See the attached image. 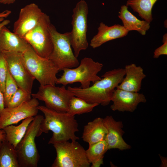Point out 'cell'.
I'll use <instances>...</instances> for the list:
<instances>
[{"mask_svg": "<svg viewBox=\"0 0 167 167\" xmlns=\"http://www.w3.org/2000/svg\"><path fill=\"white\" fill-rule=\"evenodd\" d=\"M88 12V4L84 0L79 2L73 9L70 42L76 58L81 51L86 49L88 47L87 37Z\"/></svg>", "mask_w": 167, "mask_h": 167, "instance_id": "ba28073f", "label": "cell"}, {"mask_svg": "<svg viewBox=\"0 0 167 167\" xmlns=\"http://www.w3.org/2000/svg\"><path fill=\"white\" fill-rule=\"evenodd\" d=\"M8 68L5 60L0 54V91L3 93L6 79Z\"/></svg>", "mask_w": 167, "mask_h": 167, "instance_id": "83f0119b", "label": "cell"}, {"mask_svg": "<svg viewBox=\"0 0 167 167\" xmlns=\"http://www.w3.org/2000/svg\"><path fill=\"white\" fill-rule=\"evenodd\" d=\"M43 116L36 115L29 124L26 132L15 149L20 167H37L40 159L35 139L38 137Z\"/></svg>", "mask_w": 167, "mask_h": 167, "instance_id": "277c9868", "label": "cell"}, {"mask_svg": "<svg viewBox=\"0 0 167 167\" xmlns=\"http://www.w3.org/2000/svg\"><path fill=\"white\" fill-rule=\"evenodd\" d=\"M113 104L110 106L113 111L133 112L141 103H145L146 98L143 93L130 92L116 88L111 99Z\"/></svg>", "mask_w": 167, "mask_h": 167, "instance_id": "5bb4252c", "label": "cell"}, {"mask_svg": "<svg viewBox=\"0 0 167 167\" xmlns=\"http://www.w3.org/2000/svg\"><path fill=\"white\" fill-rule=\"evenodd\" d=\"M18 88L15 81L8 70L4 91L3 93L5 107H6L11 98Z\"/></svg>", "mask_w": 167, "mask_h": 167, "instance_id": "4316f807", "label": "cell"}, {"mask_svg": "<svg viewBox=\"0 0 167 167\" xmlns=\"http://www.w3.org/2000/svg\"><path fill=\"white\" fill-rule=\"evenodd\" d=\"M103 120L107 130L105 140L108 150L118 149L123 151L131 149V146L126 142L122 138L125 132L122 129V122L116 121L112 116H107Z\"/></svg>", "mask_w": 167, "mask_h": 167, "instance_id": "9a60e30c", "label": "cell"}, {"mask_svg": "<svg viewBox=\"0 0 167 167\" xmlns=\"http://www.w3.org/2000/svg\"><path fill=\"white\" fill-rule=\"evenodd\" d=\"M11 11L10 10H6L0 13V17L6 18L11 13Z\"/></svg>", "mask_w": 167, "mask_h": 167, "instance_id": "d6a6232c", "label": "cell"}, {"mask_svg": "<svg viewBox=\"0 0 167 167\" xmlns=\"http://www.w3.org/2000/svg\"><path fill=\"white\" fill-rule=\"evenodd\" d=\"M107 133L103 118L98 117L84 126L82 138L90 144L105 139Z\"/></svg>", "mask_w": 167, "mask_h": 167, "instance_id": "d6986e66", "label": "cell"}, {"mask_svg": "<svg viewBox=\"0 0 167 167\" xmlns=\"http://www.w3.org/2000/svg\"></svg>", "mask_w": 167, "mask_h": 167, "instance_id": "8d00e7d4", "label": "cell"}, {"mask_svg": "<svg viewBox=\"0 0 167 167\" xmlns=\"http://www.w3.org/2000/svg\"><path fill=\"white\" fill-rule=\"evenodd\" d=\"M125 75L124 68L115 69L106 72L102 76V78L87 88L68 86L67 89L75 96L88 103L106 106L111 101L114 91L121 82Z\"/></svg>", "mask_w": 167, "mask_h": 167, "instance_id": "7a4b0ae2", "label": "cell"}, {"mask_svg": "<svg viewBox=\"0 0 167 167\" xmlns=\"http://www.w3.org/2000/svg\"><path fill=\"white\" fill-rule=\"evenodd\" d=\"M29 44L23 37L12 32L6 26L0 31V53L17 52L24 53Z\"/></svg>", "mask_w": 167, "mask_h": 167, "instance_id": "e0dca14e", "label": "cell"}, {"mask_svg": "<svg viewBox=\"0 0 167 167\" xmlns=\"http://www.w3.org/2000/svg\"><path fill=\"white\" fill-rule=\"evenodd\" d=\"M163 44L156 49L154 52L153 57L158 58L161 55H167V34H165L163 36Z\"/></svg>", "mask_w": 167, "mask_h": 167, "instance_id": "f1b7e54d", "label": "cell"}, {"mask_svg": "<svg viewBox=\"0 0 167 167\" xmlns=\"http://www.w3.org/2000/svg\"><path fill=\"white\" fill-rule=\"evenodd\" d=\"M125 75L121 82L116 88L126 91L139 92L141 89L142 83L146 75L143 68L134 63L126 65L125 68Z\"/></svg>", "mask_w": 167, "mask_h": 167, "instance_id": "ac0fdd59", "label": "cell"}, {"mask_svg": "<svg viewBox=\"0 0 167 167\" xmlns=\"http://www.w3.org/2000/svg\"><path fill=\"white\" fill-rule=\"evenodd\" d=\"M74 96L65 86L51 84L40 85L36 93H32V98L44 101L47 108L63 113L68 111L70 101Z\"/></svg>", "mask_w": 167, "mask_h": 167, "instance_id": "30bf717a", "label": "cell"}, {"mask_svg": "<svg viewBox=\"0 0 167 167\" xmlns=\"http://www.w3.org/2000/svg\"><path fill=\"white\" fill-rule=\"evenodd\" d=\"M34 119L33 117L28 118L23 120L18 126L11 125L4 127L2 129L6 133L5 140L15 148L24 136L29 124Z\"/></svg>", "mask_w": 167, "mask_h": 167, "instance_id": "44dd1931", "label": "cell"}, {"mask_svg": "<svg viewBox=\"0 0 167 167\" xmlns=\"http://www.w3.org/2000/svg\"><path fill=\"white\" fill-rule=\"evenodd\" d=\"M103 65L94 61L92 58L85 57L80 61L79 65L75 68H64L60 77L58 78L56 84L66 86L68 84L79 82L80 87L86 88L101 78L97 75L101 70Z\"/></svg>", "mask_w": 167, "mask_h": 167, "instance_id": "3957f363", "label": "cell"}, {"mask_svg": "<svg viewBox=\"0 0 167 167\" xmlns=\"http://www.w3.org/2000/svg\"><path fill=\"white\" fill-rule=\"evenodd\" d=\"M53 43V49L48 58L59 71L76 67L79 63L73 52L70 42V32H58L51 23L49 26Z\"/></svg>", "mask_w": 167, "mask_h": 167, "instance_id": "5b68a950", "label": "cell"}, {"mask_svg": "<svg viewBox=\"0 0 167 167\" xmlns=\"http://www.w3.org/2000/svg\"><path fill=\"white\" fill-rule=\"evenodd\" d=\"M0 167H20L15 148L6 140L0 145Z\"/></svg>", "mask_w": 167, "mask_h": 167, "instance_id": "603a6c76", "label": "cell"}, {"mask_svg": "<svg viewBox=\"0 0 167 167\" xmlns=\"http://www.w3.org/2000/svg\"><path fill=\"white\" fill-rule=\"evenodd\" d=\"M51 23L49 16L44 13L36 25L23 38L37 54L45 58H48L53 49L49 30Z\"/></svg>", "mask_w": 167, "mask_h": 167, "instance_id": "9c48e42d", "label": "cell"}, {"mask_svg": "<svg viewBox=\"0 0 167 167\" xmlns=\"http://www.w3.org/2000/svg\"><path fill=\"white\" fill-rule=\"evenodd\" d=\"M56 157L52 167H89L86 150L76 141H66L53 144Z\"/></svg>", "mask_w": 167, "mask_h": 167, "instance_id": "52a82bcc", "label": "cell"}, {"mask_svg": "<svg viewBox=\"0 0 167 167\" xmlns=\"http://www.w3.org/2000/svg\"><path fill=\"white\" fill-rule=\"evenodd\" d=\"M89 145L88 148L86 150L88 160L92 164L91 167H100L103 164L104 155L108 150L107 143L104 139Z\"/></svg>", "mask_w": 167, "mask_h": 167, "instance_id": "7402d4cb", "label": "cell"}, {"mask_svg": "<svg viewBox=\"0 0 167 167\" xmlns=\"http://www.w3.org/2000/svg\"><path fill=\"white\" fill-rule=\"evenodd\" d=\"M38 109L45 116L41 123L38 137L43 133H48L51 131L53 135L48 142L49 144L79 139L75 135L79 130L75 116L67 112H58L43 105H39Z\"/></svg>", "mask_w": 167, "mask_h": 167, "instance_id": "6da1fadb", "label": "cell"}, {"mask_svg": "<svg viewBox=\"0 0 167 167\" xmlns=\"http://www.w3.org/2000/svg\"><path fill=\"white\" fill-rule=\"evenodd\" d=\"M6 139V133L3 129L0 130V145Z\"/></svg>", "mask_w": 167, "mask_h": 167, "instance_id": "1f68e13d", "label": "cell"}, {"mask_svg": "<svg viewBox=\"0 0 167 167\" xmlns=\"http://www.w3.org/2000/svg\"><path fill=\"white\" fill-rule=\"evenodd\" d=\"M1 3V2H0V4Z\"/></svg>", "mask_w": 167, "mask_h": 167, "instance_id": "d590c367", "label": "cell"}, {"mask_svg": "<svg viewBox=\"0 0 167 167\" xmlns=\"http://www.w3.org/2000/svg\"><path fill=\"white\" fill-rule=\"evenodd\" d=\"M39 105L38 100L32 98L15 107H5L0 115V130L27 118L34 117L39 110Z\"/></svg>", "mask_w": 167, "mask_h": 167, "instance_id": "7c38bea8", "label": "cell"}, {"mask_svg": "<svg viewBox=\"0 0 167 167\" xmlns=\"http://www.w3.org/2000/svg\"><path fill=\"white\" fill-rule=\"evenodd\" d=\"M157 0H127L126 5L130 6L144 20L150 23L153 20L152 8Z\"/></svg>", "mask_w": 167, "mask_h": 167, "instance_id": "cb8c5ba5", "label": "cell"}, {"mask_svg": "<svg viewBox=\"0 0 167 167\" xmlns=\"http://www.w3.org/2000/svg\"><path fill=\"white\" fill-rule=\"evenodd\" d=\"M99 105L88 103L83 99L75 96L71 99L67 113L73 116L91 112L94 108Z\"/></svg>", "mask_w": 167, "mask_h": 167, "instance_id": "d4e9b609", "label": "cell"}, {"mask_svg": "<svg viewBox=\"0 0 167 167\" xmlns=\"http://www.w3.org/2000/svg\"><path fill=\"white\" fill-rule=\"evenodd\" d=\"M16 0H0L1 3L4 4H10L15 2Z\"/></svg>", "mask_w": 167, "mask_h": 167, "instance_id": "e575fe53", "label": "cell"}, {"mask_svg": "<svg viewBox=\"0 0 167 167\" xmlns=\"http://www.w3.org/2000/svg\"><path fill=\"white\" fill-rule=\"evenodd\" d=\"M1 54L4 57L8 70L18 87L32 93L35 79L27 68L23 53L10 52Z\"/></svg>", "mask_w": 167, "mask_h": 167, "instance_id": "8fae6325", "label": "cell"}, {"mask_svg": "<svg viewBox=\"0 0 167 167\" xmlns=\"http://www.w3.org/2000/svg\"><path fill=\"white\" fill-rule=\"evenodd\" d=\"M125 5L121 6L118 17L122 20L123 26L128 32L136 31L144 35L150 28V23L145 20H140L131 13Z\"/></svg>", "mask_w": 167, "mask_h": 167, "instance_id": "ffe728a7", "label": "cell"}, {"mask_svg": "<svg viewBox=\"0 0 167 167\" xmlns=\"http://www.w3.org/2000/svg\"><path fill=\"white\" fill-rule=\"evenodd\" d=\"M23 55L28 69L41 85L56 84L59 71L50 59L38 55L29 44Z\"/></svg>", "mask_w": 167, "mask_h": 167, "instance_id": "8992f818", "label": "cell"}, {"mask_svg": "<svg viewBox=\"0 0 167 167\" xmlns=\"http://www.w3.org/2000/svg\"><path fill=\"white\" fill-rule=\"evenodd\" d=\"M161 161V167H167V158L160 156Z\"/></svg>", "mask_w": 167, "mask_h": 167, "instance_id": "836d02e7", "label": "cell"}, {"mask_svg": "<svg viewBox=\"0 0 167 167\" xmlns=\"http://www.w3.org/2000/svg\"><path fill=\"white\" fill-rule=\"evenodd\" d=\"M32 93L19 88L13 95L6 107L13 108L31 99Z\"/></svg>", "mask_w": 167, "mask_h": 167, "instance_id": "484cf974", "label": "cell"}, {"mask_svg": "<svg viewBox=\"0 0 167 167\" xmlns=\"http://www.w3.org/2000/svg\"><path fill=\"white\" fill-rule=\"evenodd\" d=\"M4 18L3 17H0V31L3 27L7 25L10 22L9 20H4Z\"/></svg>", "mask_w": 167, "mask_h": 167, "instance_id": "4dcf8cb0", "label": "cell"}, {"mask_svg": "<svg viewBox=\"0 0 167 167\" xmlns=\"http://www.w3.org/2000/svg\"><path fill=\"white\" fill-rule=\"evenodd\" d=\"M97 29V33L90 41V45L93 49L108 41L126 36L128 32L123 26L115 24L109 26L102 22L100 24Z\"/></svg>", "mask_w": 167, "mask_h": 167, "instance_id": "2e32d148", "label": "cell"}, {"mask_svg": "<svg viewBox=\"0 0 167 167\" xmlns=\"http://www.w3.org/2000/svg\"><path fill=\"white\" fill-rule=\"evenodd\" d=\"M44 13L34 3L25 6L21 9L19 17L14 23L13 32L24 38L36 25Z\"/></svg>", "mask_w": 167, "mask_h": 167, "instance_id": "4fadbf2b", "label": "cell"}, {"mask_svg": "<svg viewBox=\"0 0 167 167\" xmlns=\"http://www.w3.org/2000/svg\"><path fill=\"white\" fill-rule=\"evenodd\" d=\"M5 108L3 93L0 91V115Z\"/></svg>", "mask_w": 167, "mask_h": 167, "instance_id": "f546056e", "label": "cell"}]
</instances>
